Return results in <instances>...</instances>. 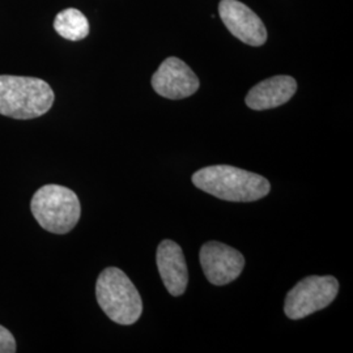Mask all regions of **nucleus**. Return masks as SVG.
Here are the masks:
<instances>
[{
  "label": "nucleus",
  "instance_id": "obj_9",
  "mask_svg": "<svg viewBox=\"0 0 353 353\" xmlns=\"http://www.w3.org/2000/svg\"><path fill=\"white\" fill-rule=\"evenodd\" d=\"M157 268L172 296H182L188 288L189 271L183 252L174 241L164 240L157 248Z\"/></svg>",
  "mask_w": 353,
  "mask_h": 353
},
{
  "label": "nucleus",
  "instance_id": "obj_10",
  "mask_svg": "<svg viewBox=\"0 0 353 353\" xmlns=\"http://www.w3.org/2000/svg\"><path fill=\"white\" fill-rule=\"evenodd\" d=\"M296 90L297 83L292 76H274L254 85L245 101L252 110H268L287 103L294 96Z\"/></svg>",
  "mask_w": 353,
  "mask_h": 353
},
{
  "label": "nucleus",
  "instance_id": "obj_4",
  "mask_svg": "<svg viewBox=\"0 0 353 353\" xmlns=\"http://www.w3.org/2000/svg\"><path fill=\"white\" fill-rule=\"evenodd\" d=\"M30 210L38 224L55 234L71 232L80 220L81 205L72 190L45 185L32 198Z\"/></svg>",
  "mask_w": 353,
  "mask_h": 353
},
{
  "label": "nucleus",
  "instance_id": "obj_1",
  "mask_svg": "<svg viewBox=\"0 0 353 353\" xmlns=\"http://www.w3.org/2000/svg\"><path fill=\"white\" fill-rule=\"evenodd\" d=\"M192 183L227 202H254L267 196L271 190L265 176L230 165L202 168L194 173Z\"/></svg>",
  "mask_w": 353,
  "mask_h": 353
},
{
  "label": "nucleus",
  "instance_id": "obj_3",
  "mask_svg": "<svg viewBox=\"0 0 353 353\" xmlns=\"http://www.w3.org/2000/svg\"><path fill=\"white\" fill-rule=\"evenodd\" d=\"M96 297L103 313L118 325H134L143 313L139 292L117 267L102 271L96 283Z\"/></svg>",
  "mask_w": 353,
  "mask_h": 353
},
{
  "label": "nucleus",
  "instance_id": "obj_11",
  "mask_svg": "<svg viewBox=\"0 0 353 353\" xmlns=\"http://www.w3.org/2000/svg\"><path fill=\"white\" fill-rule=\"evenodd\" d=\"M54 29L68 41H80L89 34L88 19L76 8H67L55 16Z\"/></svg>",
  "mask_w": 353,
  "mask_h": 353
},
{
  "label": "nucleus",
  "instance_id": "obj_12",
  "mask_svg": "<svg viewBox=\"0 0 353 353\" xmlns=\"http://www.w3.org/2000/svg\"><path fill=\"white\" fill-rule=\"evenodd\" d=\"M16 352V341L12 334L0 325V353Z\"/></svg>",
  "mask_w": 353,
  "mask_h": 353
},
{
  "label": "nucleus",
  "instance_id": "obj_5",
  "mask_svg": "<svg viewBox=\"0 0 353 353\" xmlns=\"http://www.w3.org/2000/svg\"><path fill=\"white\" fill-rule=\"evenodd\" d=\"M339 292V283L334 276H309L299 281L288 292L284 313L290 319H303L327 307Z\"/></svg>",
  "mask_w": 353,
  "mask_h": 353
},
{
  "label": "nucleus",
  "instance_id": "obj_7",
  "mask_svg": "<svg viewBox=\"0 0 353 353\" xmlns=\"http://www.w3.org/2000/svg\"><path fill=\"white\" fill-rule=\"evenodd\" d=\"M152 87L161 97L182 100L199 89V79L183 61L170 57L152 76Z\"/></svg>",
  "mask_w": 353,
  "mask_h": 353
},
{
  "label": "nucleus",
  "instance_id": "obj_6",
  "mask_svg": "<svg viewBox=\"0 0 353 353\" xmlns=\"http://www.w3.org/2000/svg\"><path fill=\"white\" fill-rule=\"evenodd\" d=\"M199 258L205 278L214 285L232 283L240 276L245 267V258L239 250L217 241L204 243Z\"/></svg>",
  "mask_w": 353,
  "mask_h": 353
},
{
  "label": "nucleus",
  "instance_id": "obj_8",
  "mask_svg": "<svg viewBox=\"0 0 353 353\" xmlns=\"http://www.w3.org/2000/svg\"><path fill=\"white\" fill-rule=\"evenodd\" d=\"M220 17L228 30L241 42L250 46H262L267 41V29L256 13L239 0H221Z\"/></svg>",
  "mask_w": 353,
  "mask_h": 353
},
{
  "label": "nucleus",
  "instance_id": "obj_2",
  "mask_svg": "<svg viewBox=\"0 0 353 353\" xmlns=\"http://www.w3.org/2000/svg\"><path fill=\"white\" fill-rule=\"evenodd\" d=\"M50 85L37 77L0 75V114L13 119H34L54 103Z\"/></svg>",
  "mask_w": 353,
  "mask_h": 353
}]
</instances>
